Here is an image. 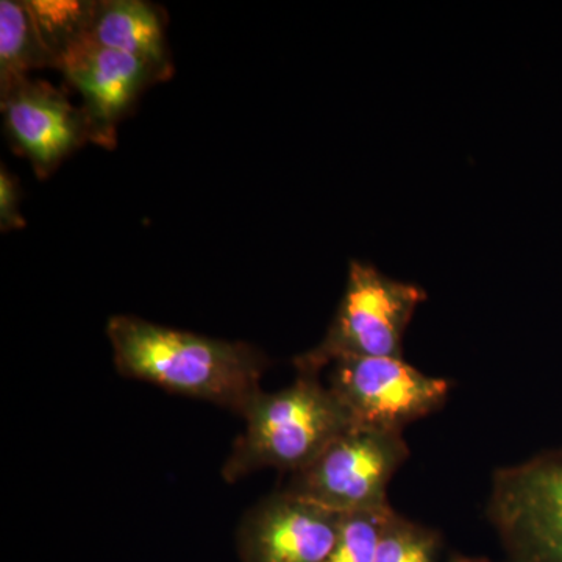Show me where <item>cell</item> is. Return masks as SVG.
Masks as SVG:
<instances>
[{
  "label": "cell",
  "instance_id": "obj_7",
  "mask_svg": "<svg viewBox=\"0 0 562 562\" xmlns=\"http://www.w3.org/2000/svg\"><path fill=\"white\" fill-rule=\"evenodd\" d=\"M342 514L281 491L243 517L236 535L241 562H325Z\"/></svg>",
  "mask_w": 562,
  "mask_h": 562
},
{
  "label": "cell",
  "instance_id": "obj_12",
  "mask_svg": "<svg viewBox=\"0 0 562 562\" xmlns=\"http://www.w3.org/2000/svg\"><path fill=\"white\" fill-rule=\"evenodd\" d=\"M29 9L41 38L57 58H61L88 35L95 2L80 0H29Z\"/></svg>",
  "mask_w": 562,
  "mask_h": 562
},
{
  "label": "cell",
  "instance_id": "obj_11",
  "mask_svg": "<svg viewBox=\"0 0 562 562\" xmlns=\"http://www.w3.org/2000/svg\"><path fill=\"white\" fill-rule=\"evenodd\" d=\"M58 69L57 58L41 38L27 2H0V98L29 80L35 69Z\"/></svg>",
  "mask_w": 562,
  "mask_h": 562
},
{
  "label": "cell",
  "instance_id": "obj_5",
  "mask_svg": "<svg viewBox=\"0 0 562 562\" xmlns=\"http://www.w3.org/2000/svg\"><path fill=\"white\" fill-rule=\"evenodd\" d=\"M408 457L402 432L350 427L292 473L284 491L339 514L380 508L390 505L387 486Z\"/></svg>",
  "mask_w": 562,
  "mask_h": 562
},
{
  "label": "cell",
  "instance_id": "obj_2",
  "mask_svg": "<svg viewBox=\"0 0 562 562\" xmlns=\"http://www.w3.org/2000/svg\"><path fill=\"white\" fill-rule=\"evenodd\" d=\"M246 430L222 465L236 483L262 469L295 473L312 464L333 439L349 430V414L319 376L302 375L291 386L257 395L244 413Z\"/></svg>",
  "mask_w": 562,
  "mask_h": 562
},
{
  "label": "cell",
  "instance_id": "obj_3",
  "mask_svg": "<svg viewBox=\"0 0 562 562\" xmlns=\"http://www.w3.org/2000/svg\"><path fill=\"white\" fill-rule=\"evenodd\" d=\"M425 292L390 279L375 266L351 261L346 291L327 335L316 347L295 357L297 373L316 375L349 358H402L403 336Z\"/></svg>",
  "mask_w": 562,
  "mask_h": 562
},
{
  "label": "cell",
  "instance_id": "obj_15",
  "mask_svg": "<svg viewBox=\"0 0 562 562\" xmlns=\"http://www.w3.org/2000/svg\"><path fill=\"white\" fill-rule=\"evenodd\" d=\"M20 205V183L2 166V171H0V228L2 232L24 227L25 222Z\"/></svg>",
  "mask_w": 562,
  "mask_h": 562
},
{
  "label": "cell",
  "instance_id": "obj_8",
  "mask_svg": "<svg viewBox=\"0 0 562 562\" xmlns=\"http://www.w3.org/2000/svg\"><path fill=\"white\" fill-rule=\"evenodd\" d=\"M69 83L83 98L90 143L113 149L122 117L128 113L140 92L162 81L149 63L105 49L85 38L61 58L60 68Z\"/></svg>",
  "mask_w": 562,
  "mask_h": 562
},
{
  "label": "cell",
  "instance_id": "obj_6",
  "mask_svg": "<svg viewBox=\"0 0 562 562\" xmlns=\"http://www.w3.org/2000/svg\"><path fill=\"white\" fill-rule=\"evenodd\" d=\"M330 387L351 427L402 432L447 401L450 382L425 375L402 358H349L333 364Z\"/></svg>",
  "mask_w": 562,
  "mask_h": 562
},
{
  "label": "cell",
  "instance_id": "obj_13",
  "mask_svg": "<svg viewBox=\"0 0 562 562\" xmlns=\"http://www.w3.org/2000/svg\"><path fill=\"white\" fill-rule=\"evenodd\" d=\"M391 505L342 514L338 538L325 562H373L384 528L394 514Z\"/></svg>",
  "mask_w": 562,
  "mask_h": 562
},
{
  "label": "cell",
  "instance_id": "obj_14",
  "mask_svg": "<svg viewBox=\"0 0 562 562\" xmlns=\"http://www.w3.org/2000/svg\"><path fill=\"white\" fill-rule=\"evenodd\" d=\"M439 547L438 532L394 513L373 562H436Z\"/></svg>",
  "mask_w": 562,
  "mask_h": 562
},
{
  "label": "cell",
  "instance_id": "obj_1",
  "mask_svg": "<svg viewBox=\"0 0 562 562\" xmlns=\"http://www.w3.org/2000/svg\"><path fill=\"white\" fill-rule=\"evenodd\" d=\"M106 336L117 372L128 379L241 416L262 392L269 361L251 344L209 338L124 314L111 317Z\"/></svg>",
  "mask_w": 562,
  "mask_h": 562
},
{
  "label": "cell",
  "instance_id": "obj_4",
  "mask_svg": "<svg viewBox=\"0 0 562 562\" xmlns=\"http://www.w3.org/2000/svg\"><path fill=\"white\" fill-rule=\"evenodd\" d=\"M487 517L506 562H562V449L498 469Z\"/></svg>",
  "mask_w": 562,
  "mask_h": 562
},
{
  "label": "cell",
  "instance_id": "obj_9",
  "mask_svg": "<svg viewBox=\"0 0 562 562\" xmlns=\"http://www.w3.org/2000/svg\"><path fill=\"white\" fill-rule=\"evenodd\" d=\"M0 99L7 135L41 179L90 143L83 111L47 81H22Z\"/></svg>",
  "mask_w": 562,
  "mask_h": 562
},
{
  "label": "cell",
  "instance_id": "obj_10",
  "mask_svg": "<svg viewBox=\"0 0 562 562\" xmlns=\"http://www.w3.org/2000/svg\"><path fill=\"white\" fill-rule=\"evenodd\" d=\"M87 38L105 49L149 63L162 79L172 74L160 10L143 0H102L92 10Z\"/></svg>",
  "mask_w": 562,
  "mask_h": 562
}]
</instances>
